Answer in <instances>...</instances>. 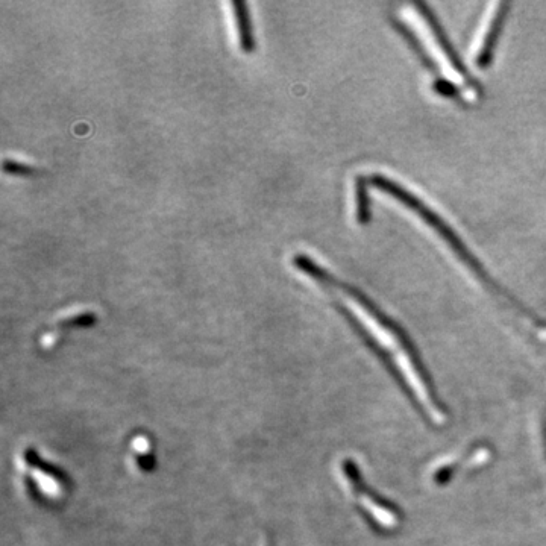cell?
Wrapping results in <instances>:
<instances>
[{"instance_id": "obj_1", "label": "cell", "mask_w": 546, "mask_h": 546, "mask_svg": "<svg viewBox=\"0 0 546 546\" xmlns=\"http://www.w3.org/2000/svg\"><path fill=\"white\" fill-rule=\"evenodd\" d=\"M402 19L410 35L412 37L415 35L416 44L424 54L425 60L445 82L449 93L465 96L472 101L477 96V85L469 78L465 67L451 51V46L433 17L419 5H407L402 10Z\"/></svg>"}, {"instance_id": "obj_2", "label": "cell", "mask_w": 546, "mask_h": 546, "mask_svg": "<svg viewBox=\"0 0 546 546\" xmlns=\"http://www.w3.org/2000/svg\"><path fill=\"white\" fill-rule=\"evenodd\" d=\"M504 19H506V4L499 2V4L490 5V10L484 16L483 26L478 31L477 40L472 46V58L477 66L484 67L490 63Z\"/></svg>"}, {"instance_id": "obj_3", "label": "cell", "mask_w": 546, "mask_h": 546, "mask_svg": "<svg viewBox=\"0 0 546 546\" xmlns=\"http://www.w3.org/2000/svg\"><path fill=\"white\" fill-rule=\"evenodd\" d=\"M231 7L236 19L237 34H239L240 49L245 54H252L255 51V38L252 32L251 16H249L248 4L243 0H233Z\"/></svg>"}, {"instance_id": "obj_4", "label": "cell", "mask_w": 546, "mask_h": 546, "mask_svg": "<svg viewBox=\"0 0 546 546\" xmlns=\"http://www.w3.org/2000/svg\"><path fill=\"white\" fill-rule=\"evenodd\" d=\"M2 167H4V172L10 173V175L25 176L35 172L34 167L29 164L19 163V161L10 160V158H5Z\"/></svg>"}, {"instance_id": "obj_5", "label": "cell", "mask_w": 546, "mask_h": 546, "mask_svg": "<svg viewBox=\"0 0 546 546\" xmlns=\"http://www.w3.org/2000/svg\"><path fill=\"white\" fill-rule=\"evenodd\" d=\"M91 322H95L93 313H82L72 317V319H67V321L63 322V325H90Z\"/></svg>"}]
</instances>
